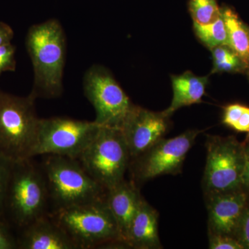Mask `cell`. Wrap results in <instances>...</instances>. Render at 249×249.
<instances>
[{
	"label": "cell",
	"mask_w": 249,
	"mask_h": 249,
	"mask_svg": "<svg viewBox=\"0 0 249 249\" xmlns=\"http://www.w3.org/2000/svg\"><path fill=\"white\" fill-rule=\"evenodd\" d=\"M204 132L191 129L171 139H162L153 146L131 160L134 183L164 175L180 173L187 154L196 142V137Z\"/></svg>",
	"instance_id": "obj_10"
},
{
	"label": "cell",
	"mask_w": 249,
	"mask_h": 249,
	"mask_svg": "<svg viewBox=\"0 0 249 249\" xmlns=\"http://www.w3.org/2000/svg\"><path fill=\"white\" fill-rule=\"evenodd\" d=\"M18 249L17 239L9 231L7 224L0 223V249Z\"/></svg>",
	"instance_id": "obj_26"
},
{
	"label": "cell",
	"mask_w": 249,
	"mask_h": 249,
	"mask_svg": "<svg viewBox=\"0 0 249 249\" xmlns=\"http://www.w3.org/2000/svg\"><path fill=\"white\" fill-rule=\"evenodd\" d=\"M211 52L213 60L212 73L239 71L247 67L229 46H219L211 49Z\"/></svg>",
	"instance_id": "obj_19"
},
{
	"label": "cell",
	"mask_w": 249,
	"mask_h": 249,
	"mask_svg": "<svg viewBox=\"0 0 249 249\" xmlns=\"http://www.w3.org/2000/svg\"><path fill=\"white\" fill-rule=\"evenodd\" d=\"M16 47L11 43L0 46V76L5 71H14L16 68Z\"/></svg>",
	"instance_id": "obj_23"
},
{
	"label": "cell",
	"mask_w": 249,
	"mask_h": 249,
	"mask_svg": "<svg viewBox=\"0 0 249 249\" xmlns=\"http://www.w3.org/2000/svg\"><path fill=\"white\" fill-rule=\"evenodd\" d=\"M18 249H78L71 237L50 214L38 218L21 229Z\"/></svg>",
	"instance_id": "obj_13"
},
{
	"label": "cell",
	"mask_w": 249,
	"mask_h": 249,
	"mask_svg": "<svg viewBox=\"0 0 249 249\" xmlns=\"http://www.w3.org/2000/svg\"><path fill=\"white\" fill-rule=\"evenodd\" d=\"M193 27L198 38L211 50L219 46H228L227 27L222 14L213 22L204 25L194 24Z\"/></svg>",
	"instance_id": "obj_18"
},
{
	"label": "cell",
	"mask_w": 249,
	"mask_h": 249,
	"mask_svg": "<svg viewBox=\"0 0 249 249\" xmlns=\"http://www.w3.org/2000/svg\"><path fill=\"white\" fill-rule=\"evenodd\" d=\"M209 233L234 236L246 209L247 196L240 189L206 193Z\"/></svg>",
	"instance_id": "obj_12"
},
{
	"label": "cell",
	"mask_w": 249,
	"mask_h": 249,
	"mask_svg": "<svg viewBox=\"0 0 249 249\" xmlns=\"http://www.w3.org/2000/svg\"><path fill=\"white\" fill-rule=\"evenodd\" d=\"M26 46L34 71L31 94L56 98L62 92V76L66 54L63 29L56 19L32 26L28 31Z\"/></svg>",
	"instance_id": "obj_1"
},
{
	"label": "cell",
	"mask_w": 249,
	"mask_h": 249,
	"mask_svg": "<svg viewBox=\"0 0 249 249\" xmlns=\"http://www.w3.org/2000/svg\"><path fill=\"white\" fill-rule=\"evenodd\" d=\"M14 36V31L10 26L6 23L0 22V46L11 43Z\"/></svg>",
	"instance_id": "obj_27"
},
{
	"label": "cell",
	"mask_w": 249,
	"mask_h": 249,
	"mask_svg": "<svg viewBox=\"0 0 249 249\" xmlns=\"http://www.w3.org/2000/svg\"><path fill=\"white\" fill-rule=\"evenodd\" d=\"M209 249H243L233 236L223 234L209 233Z\"/></svg>",
	"instance_id": "obj_22"
},
{
	"label": "cell",
	"mask_w": 249,
	"mask_h": 249,
	"mask_svg": "<svg viewBox=\"0 0 249 249\" xmlns=\"http://www.w3.org/2000/svg\"><path fill=\"white\" fill-rule=\"evenodd\" d=\"M126 243L134 249L161 248L158 232V213L144 199L129 226Z\"/></svg>",
	"instance_id": "obj_15"
},
{
	"label": "cell",
	"mask_w": 249,
	"mask_h": 249,
	"mask_svg": "<svg viewBox=\"0 0 249 249\" xmlns=\"http://www.w3.org/2000/svg\"><path fill=\"white\" fill-rule=\"evenodd\" d=\"M41 167L53 211L105 198L106 190L88 175L77 160L47 155Z\"/></svg>",
	"instance_id": "obj_4"
},
{
	"label": "cell",
	"mask_w": 249,
	"mask_h": 249,
	"mask_svg": "<svg viewBox=\"0 0 249 249\" xmlns=\"http://www.w3.org/2000/svg\"><path fill=\"white\" fill-rule=\"evenodd\" d=\"M85 96L96 111L95 122L121 128L134 105L107 70L94 65L85 73Z\"/></svg>",
	"instance_id": "obj_9"
},
{
	"label": "cell",
	"mask_w": 249,
	"mask_h": 249,
	"mask_svg": "<svg viewBox=\"0 0 249 249\" xmlns=\"http://www.w3.org/2000/svg\"><path fill=\"white\" fill-rule=\"evenodd\" d=\"M233 129L237 132H249V107H245L243 113Z\"/></svg>",
	"instance_id": "obj_28"
},
{
	"label": "cell",
	"mask_w": 249,
	"mask_h": 249,
	"mask_svg": "<svg viewBox=\"0 0 249 249\" xmlns=\"http://www.w3.org/2000/svg\"><path fill=\"white\" fill-rule=\"evenodd\" d=\"M249 142V132H248V134H247V139H246V142Z\"/></svg>",
	"instance_id": "obj_30"
},
{
	"label": "cell",
	"mask_w": 249,
	"mask_h": 249,
	"mask_svg": "<svg viewBox=\"0 0 249 249\" xmlns=\"http://www.w3.org/2000/svg\"><path fill=\"white\" fill-rule=\"evenodd\" d=\"M234 235L244 248L249 249V209L244 211Z\"/></svg>",
	"instance_id": "obj_24"
},
{
	"label": "cell",
	"mask_w": 249,
	"mask_h": 249,
	"mask_svg": "<svg viewBox=\"0 0 249 249\" xmlns=\"http://www.w3.org/2000/svg\"><path fill=\"white\" fill-rule=\"evenodd\" d=\"M203 187L206 193L240 189L245 165V146L235 139L209 136Z\"/></svg>",
	"instance_id": "obj_8"
},
{
	"label": "cell",
	"mask_w": 249,
	"mask_h": 249,
	"mask_svg": "<svg viewBox=\"0 0 249 249\" xmlns=\"http://www.w3.org/2000/svg\"><path fill=\"white\" fill-rule=\"evenodd\" d=\"M188 10L194 24L199 25L213 22L222 14L217 0H189Z\"/></svg>",
	"instance_id": "obj_20"
},
{
	"label": "cell",
	"mask_w": 249,
	"mask_h": 249,
	"mask_svg": "<svg viewBox=\"0 0 249 249\" xmlns=\"http://www.w3.org/2000/svg\"><path fill=\"white\" fill-rule=\"evenodd\" d=\"M142 199L133 181L124 179L106 191L105 201L117 223L121 238L126 245L129 226Z\"/></svg>",
	"instance_id": "obj_14"
},
{
	"label": "cell",
	"mask_w": 249,
	"mask_h": 249,
	"mask_svg": "<svg viewBox=\"0 0 249 249\" xmlns=\"http://www.w3.org/2000/svg\"><path fill=\"white\" fill-rule=\"evenodd\" d=\"M106 191L124 179L131 156L119 127L101 125L94 139L77 160Z\"/></svg>",
	"instance_id": "obj_6"
},
{
	"label": "cell",
	"mask_w": 249,
	"mask_h": 249,
	"mask_svg": "<svg viewBox=\"0 0 249 249\" xmlns=\"http://www.w3.org/2000/svg\"><path fill=\"white\" fill-rule=\"evenodd\" d=\"M1 91L0 90V101H1Z\"/></svg>",
	"instance_id": "obj_31"
},
{
	"label": "cell",
	"mask_w": 249,
	"mask_h": 249,
	"mask_svg": "<svg viewBox=\"0 0 249 249\" xmlns=\"http://www.w3.org/2000/svg\"><path fill=\"white\" fill-rule=\"evenodd\" d=\"M227 27L228 46L249 67V29L238 15L228 6L221 7Z\"/></svg>",
	"instance_id": "obj_17"
},
{
	"label": "cell",
	"mask_w": 249,
	"mask_h": 249,
	"mask_svg": "<svg viewBox=\"0 0 249 249\" xmlns=\"http://www.w3.org/2000/svg\"><path fill=\"white\" fill-rule=\"evenodd\" d=\"M51 217L71 237L78 249L112 244L126 245L105 198L88 204L53 211Z\"/></svg>",
	"instance_id": "obj_5"
},
{
	"label": "cell",
	"mask_w": 249,
	"mask_h": 249,
	"mask_svg": "<svg viewBox=\"0 0 249 249\" xmlns=\"http://www.w3.org/2000/svg\"><path fill=\"white\" fill-rule=\"evenodd\" d=\"M171 80L173 100L169 107L162 111L168 118L180 108L200 103L209 83L208 76H196L189 71L172 76Z\"/></svg>",
	"instance_id": "obj_16"
},
{
	"label": "cell",
	"mask_w": 249,
	"mask_h": 249,
	"mask_svg": "<svg viewBox=\"0 0 249 249\" xmlns=\"http://www.w3.org/2000/svg\"><path fill=\"white\" fill-rule=\"evenodd\" d=\"M49 204L48 187L41 165L33 158L14 161L5 201L6 219L22 229L48 214Z\"/></svg>",
	"instance_id": "obj_2"
},
{
	"label": "cell",
	"mask_w": 249,
	"mask_h": 249,
	"mask_svg": "<svg viewBox=\"0 0 249 249\" xmlns=\"http://www.w3.org/2000/svg\"><path fill=\"white\" fill-rule=\"evenodd\" d=\"M168 116L134 106L121 129L128 146L131 160L142 155L163 138Z\"/></svg>",
	"instance_id": "obj_11"
},
{
	"label": "cell",
	"mask_w": 249,
	"mask_h": 249,
	"mask_svg": "<svg viewBox=\"0 0 249 249\" xmlns=\"http://www.w3.org/2000/svg\"><path fill=\"white\" fill-rule=\"evenodd\" d=\"M249 145L245 147V165L242 173V186L249 189Z\"/></svg>",
	"instance_id": "obj_29"
},
{
	"label": "cell",
	"mask_w": 249,
	"mask_h": 249,
	"mask_svg": "<svg viewBox=\"0 0 249 249\" xmlns=\"http://www.w3.org/2000/svg\"><path fill=\"white\" fill-rule=\"evenodd\" d=\"M14 161L0 155V223L7 224L5 215V201L10 173Z\"/></svg>",
	"instance_id": "obj_21"
},
{
	"label": "cell",
	"mask_w": 249,
	"mask_h": 249,
	"mask_svg": "<svg viewBox=\"0 0 249 249\" xmlns=\"http://www.w3.org/2000/svg\"><path fill=\"white\" fill-rule=\"evenodd\" d=\"M31 93L19 97L1 91L0 155L18 161L34 157L40 119Z\"/></svg>",
	"instance_id": "obj_3"
},
{
	"label": "cell",
	"mask_w": 249,
	"mask_h": 249,
	"mask_svg": "<svg viewBox=\"0 0 249 249\" xmlns=\"http://www.w3.org/2000/svg\"><path fill=\"white\" fill-rule=\"evenodd\" d=\"M101 125L69 118L40 119L34 157L53 155L78 160L94 139Z\"/></svg>",
	"instance_id": "obj_7"
},
{
	"label": "cell",
	"mask_w": 249,
	"mask_h": 249,
	"mask_svg": "<svg viewBox=\"0 0 249 249\" xmlns=\"http://www.w3.org/2000/svg\"><path fill=\"white\" fill-rule=\"evenodd\" d=\"M245 106L240 104H232L227 106L224 110L223 123L233 128L243 113Z\"/></svg>",
	"instance_id": "obj_25"
}]
</instances>
